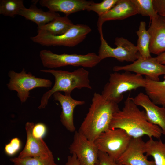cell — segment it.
Returning <instances> with one entry per match:
<instances>
[{"instance_id": "cell-1", "label": "cell", "mask_w": 165, "mask_h": 165, "mask_svg": "<svg viewBox=\"0 0 165 165\" xmlns=\"http://www.w3.org/2000/svg\"><path fill=\"white\" fill-rule=\"evenodd\" d=\"M120 128L124 130L132 138L142 137L159 138L162 134L161 129L148 120L145 111L141 110L134 103V98L128 96L123 107L115 113L109 129Z\"/></svg>"}, {"instance_id": "cell-2", "label": "cell", "mask_w": 165, "mask_h": 165, "mask_svg": "<svg viewBox=\"0 0 165 165\" xmlns=\"http://www.w3.org/2000/svg\"><path fill=\"white\" fill-rule=\"evenodd\" d=\"M119 110L118 104L106 100L101 94L95 92L78 131L94 141L101 133L109 129L114 114Z\"/></svg>"}, {"instance_id": "cell-3", "label": "cell", "mask_w": 165, "mask_h": 165, "mask_svg": "<svg viewBox=\"0 0 165 165\" xmlns=\"http://www.w3.org/2000/svg\"><path fill=\"white\" fill-rule=\"evenodd\" d=\"M40 71L53 75L55 82L53 87L43 94L38 107L39 109L45 108L50 98L57 92L62 91L64 94H71L75 89H92L89 78V72L83 67L72 72L53 69H42Z\"/></svg>"}, {"instance_id": "cell-4", "label": "cell", "mask_w": 165, "mask_h": 165, "mask_svg": "<svg viewBox=\"0 0 165 165\" xmlns=\"http://www.w3.org/2000/svg\"><path fill=\"white\" fill-rule=\"evenodd\" d=\"M145 84V78L142 75L128 71L114 72L110 75L101 94L105 100L118 104L123 100L124 93L144 88Z\"/></svg>"}, {"instance_id": "cell-5", "label": "cell", "mask_w": 165, "mask_h": 165, "mask_svg": "<svg viewBox=\"0 0 165 165\" xmlns=\"http://www.w3.org/2000/svg\"><path fill=\"white\" fill-rule=\"evenodd\" d=\"M39 57L42 65L50 68L68 65L92 68L101 61L98 55L95 53H89L85 55L57 54L45 49L40 51Z\"/></svg>"}, {"instance_id": "cell-6", "label": "cell", "mask_w": 165, "mask_h": 165, "mask_svg": "<svg viewBox=\"0 0 165 165\" xmlns=\"http://www.w3.org/2000/svg\"><path fill=\"white\" fill-rule=\"evenodd\" d=\"M91 31V28L87 25L77 24L62 35H53L37 30V34L30 38L34 42L42 46L73 47L82 42Z\"/></svg>"}, {"instance_id": "cell-7", "label": "cell", "mask_w": 165, "mask_h": 165, "mask_svg": "<svg viewBox=\"0 0 165 165\" xmlns=\"http://www.w3.org/2000/svg\"><path fill=\"white\" fill-rule=\"evenodd\" d=\"M132 138L122 129H108L101 133L94 142L99 151L116 161L126 150Z\"/></svg>"}, {"instance_id": "cell-8", "label": "cell", "mask_w": 165, "mask_h": 165, "mask_svg": "<svg viewBox=\"0 0 165 165\" xmlns=\"http://www.w3.org/2000/svg\"><path fill=\"white\" fill-rule=\"evenodd\" d=\"M9 77L7 84L9 89L17 92V96L21 102H25L30 97V91L36 88H49L51 87L52 82L48 79L37 77L31 73H27L24 68L19 73L13 70L8 73Z\"/></svg>"}, {"instance_id": "cell-9", "label": "cell", "mask_w": 165, "mask_h": 165, "mask_svg": "<svg viewBox=\"0 0 165 165\" xmlns=\"http://www.w3.org/2000/svg\"><path fill=\"white\" fill-rule=\"evenodd\" d=\"M101 44L98 55L101 61L108 57L116 58L118 61L133 62L140 56L136 46L122 37L115 38L116 48L111 47L104 38L103 33L100 34Z\"/></svg>"}, {"instance_id": "cell-10", "label": "cell", "mask_w": 165, "mask_h": 165, "mask_svg": "<svg viewBox=\"0 0 165 165\" xmlns=\"http://www.w3.org/2000/svg\"><path fill=\"white\" fill-rule=\"evenodd\" d=\"M112 69L114 72L124 71L141 75H144L155 81H160V76L165 75V65L159 62L156 57H152L144 58L140 56L131 64L115 66Z\"/></svg>"}, {"instance_id": "cell-11", "label": "cell", "mask_w": 165, "mask_h": 165, "mask_svg": "<svg viewBox=\"0 0 165 165\" xmlns=\"http://www.w3.org/2000/svg\"><path fill=\"white\" fill-rule=\"evenodd\" d=\"M70 152L75 154L81 165H95L99 150L94 141L88 139L78 131H75L70 145Z\"/></svg>"}, {"instance_id": "cell-12", "label": "cell", "mask_w": 165, "mask_h": 165, "mask_svg": "<svg viewBox=\"0 0 165 165\" xmlns=\"http://www.w3.org/2000/svg\"><path fill=\"white\" fill-rule=\"evenodd\" d=\"M34 125L33 122H29L25 124L26 142L18 157L19 158H45L53 155L42 138L37 139L33 136L32 130Z\"/></svg>"}, {"instance_id": "cell-13", "label": "cell", "mask_w": 165, "mask_h": 165, "mask_svg": "<svg viewBox=\"0 0 165 165\" xmlns=\"http://www.w3.org/2000/svg\"><path fill=\"white\" fill-rule=\"evenodd\" d=\"M145 142L141 137L132 138L127 148L117 160L121 165H154L144 155Z\"/></svg>"}, {"instance_id": "cell-14", "label": "cell", "mask_w": 165, "mask_h": 165, "mask_svg": "<svg viewBox=\"0 0 165 165\" xmlns=\"http://www.w3.org/2000/svg\"><path fill=\"white\" fill-rule=\"evenodd\" d=\"M134 101L137 106L145 109L148 121L159 127L162 130V134L165 136V107L159 106L146 94L142 92L134 98Z\"/></svg>"}, {"instance_id": "cell-15", "label": "cell", "mask_w": 165, "mask_h": 165, "mask_svg": "<svg viewBox=\"0 0 165 165\" xmlns=\"http://www.w3.org/2000/svg\"><path fill=\"white\" fill-rule=\"evenodd\" d=\"M54 100L60 103L62 111L60 115V121L62 125L71 132L75 131L74 123L73 113L75 108L78 105H84L85 101L73 98L71 94H63L57 92L53 94Z\"/></svg>"}, {"instance_id": "cell-16", "label": "cell", "mask_w": 165, "mask_h": 165, "mask_svg": "<svg viewBox=\"0 0 165 165\" xmlns=\"http://www.w3.org/2000/svg\"><path fill=\"white\" fill-rule=\"evenodd\" d=\"M138 14L136 7L131 0H118L109 11L99 16L97 22L99 34L102 32L103 23L111 20H122Z\"/></svg>"}, {"instance_id": "cell-17", "label": "cell", "mask_w": 165, "mask_h": 165, "mask_svg": "<svg viewBox=\"0 0 165 165\" xmlns=\"http://www.w3.org/2000/svg\"><path fill=\"white\" fill-rule=\"evenodd\" d=\"M94 2L86 0H40L39 4L47 8L49 11L64 13L68 16L74 13L87 10L88 6Z\"/></svg>"}, {"instance_id": "cell-18", "label": "cell", "mask_w": 165, "mask_h": 165, "mask_svg": "<svg viewBox=\"0 0 165 165\" xmlns=\"http://www.w3.org/2000/svg\"><path fill=\"white\" fill-rule=\"evenodd\" d=\"M151 20L147 30L150 36V51L158 55L165 52V16L158 15Z\"/></svg>"}, {"instance_id": "cell-19", "label": "cell", "mask_w": 165, "mask_h": 165, "mask_svg": "<svg viewBox=\"0 0 165 165\" xmlns=\"http://www.w3.org/2000/svg\"><path fill=\"white\" fill-rule=\"evenodd\" d=\"M17 15L35 23L38 27L43 26L60 16L57 12L49 10L46 12L43 11L37 8L35 3L31 5L29 8L25 7L22 9Z\"/></svg>"}, {"instance_id": "cell-20", "label": "cell", "mask_w": 165, "mask_h": 165, "mask_svg": "<svg viewBox=\"0 0 165 165\" xmlns=\"http://www.w3.org/2000/svg\"><path fill=\"white\" fill-rule=\"evenodd\" d=\"M146 94L156 105L165 107V75L162 81H155L145 76Z\"/></svg>"}, {"instance_id": "cell-21", "label": "cell", "mask_w": 165, "mask_h": 165, "mask_svg": "<svg viewBox=\"0 0 165 165\" xmlns=\"http://www.w3.org/2000/svg\"><path fill=\"white\" fill-rule=\"evenodd\" d=\"M74 25L68 16H60L43 26L37 27V30L42 31L53 35H61L67 32Z\"/></svg>"}, {"instance_id": "cell-22", "label": "cell", "mask_w": 165, "mask_h": 165, "mask_svg": "<svg viewBox=\"0 0 165 165\" xmlns=\"http://www.w3.org/2000/svg\"><path fill=\"white\" fill-rule=\"evenodd\" d=\"M145 151L147 157L153 158L154 165H165V143L161 140L149 138L145 142Z\"/></svg>"}, {"instance_id": "cell-23", "label": "cell", "mask_w": 165, "mask_h": 165, "mask_svg": "<svg viewBox=\"0 0 165 165\" xmlns=\"http://www.w3.org/2000/svg\"><path fill=\"white\" fill-rule=\"evenodd\" d=\"M146 26L145 22L141 21L138 29L136 31L138 37L136 46L140 56L144 58L152 57L149 50L150 36Z\"/></svg>"}, {"instance_id": "cell-24", "label": "cell", "mask_w": 165, "mask_h": 165, "mask_svg": "<svg viewBox=\"0 0 165 165\" xmlns=\"http://www.w3.org/2000/svg\"><path fill=\"white\" fill-rule=\"evenodd\" d=\"M25 7L23 0H0V14L13 18Z\"/></svg>"}, {"instance_id": "cell-25", "label": "cell", "mask_w": 165, "mask_h": 165, "mask_svg": "<svg viewBox=\"0 0 165 165\" xmlns=\"http://www.w3.org/2000/svg\"><path fill=\"white\" fill-rule=\"evenodd\" d=\"M9 160L13 165H58L55 161L53 155L45 158L16 157Z\"/></svg>"}, {"instance_id": "cell-26", "label": "cell", "mask_w": 165, "mask_h": 165, "mask_svg": "<svg viewBox=\"0 0 165 165\" xmlns=\"http://www.w3.org/2000/svg\"><path fill=\"white\" fill-rule=\"evenodd\" d=\"M137 9L138 14L149 17L150 20L156 17L158 14L154 9L153 0H131Z\"/></svg>"}, {"instance_id": "cell-27", "label": "cell", "mask_w": 165, "mask_h": 165, "mask_svg": "<svg viewBox=\"0 0 165 165\" xmlns=\"http://www.w3.org/2000/svg\"><path fill=\"white\" fill-rule=\"evenodd\" d=\"M118 0H104L100 3L94 2L88 7L87 11H93L96 13L99 16L109 11L116 4Z\"/></svg>"}, {"instance_id": "cell-28", "label": "cell", "mask_w": 165, "mask_h": 165, "mask_svg": "<svg viewBox=\"0 0 165 165\" xmlns=\"http://www.w3.org/2000/svg\"><path fill=\"white\" fill-rule=\"evenodd\" d=\"M21 142L19 139L14 138L11 140L9 143L6 145L5 152L9 156H13L19 150Z\"/></svg>"}, {"instance_id": "cell-29", "label": "cell", "mask_w": 165, "mask_h": 165, "mask_svg": "<svg viewBox=\"0 0 165 165\" xmlns=\"http://www.w3.org/2000/svg\"><path fill=\"white\" fill-rule=\"evenodd\" d=\"M95 165H121L107 153L99 151L98 158Z\"/></svg>"}, {"instance_id": "cell-30", "label": "cell", "mask_w": 165, "mask_h": 165, "mask_svg": "<svg viewBox=\"0 0 165 165\" xmlns=\"http://www.w3.org/2000/svg\"><path fill=\"white\" fill-rule=\"evenodd\" d=\"M46 131V127L43 123H39L35 124L32 130V134L35 138L41 139L45 135Z\"/></svg>"}, {"instance_id": "cell-31", "label": "cell", "mask_w": 165, "mask_h": 165, "mask_svg": "<svg viewBox=\"0 0 165 165\" xmlns=\"http://www.w3.org/2000/svg\"><path fill=\"white\" fill-rule=\"evenodd\" d=\"M155 9L159 15L165 16V0H153Z\"/></svg>"}, {"instance_id": "cell-32", "label": "cell", "mask_w": 165, "mask_h": 165, "mask_svg": "<svg viewBox=\"0 0 165 165\" xmlns=\"http://www.w3.org/2000/svg\"><path fill=\"white\" fill-rule=\"evenodd\" d=\"M65 165H81V164L76 156L74 154H72V155L68 156L67 161Z\"/></svg>"}, {"instance_id": "cell-33", "label": "cell", "mask_w": 165, "mask_h": 165, "mask_svg": "<svg viewBox=\"0 0 165 165\" xmlns=\"http://www.w3.org/2000/svg\"><path fill=\"white\" fill-rule=\"evenodd\" d=\"M156 57L159 62L165 65V52L157 55Z\"/></svg>"}]
</instances>
